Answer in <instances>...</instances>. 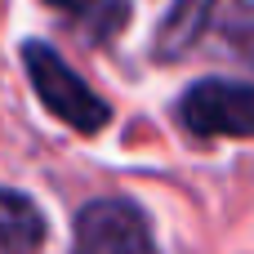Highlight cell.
Masks as SVG:
<instances>
[{
    "label": "cell",
    "instance_id": "cell-1",
    "mask_svg": "<svg viewBox=\"0 0 254 254\" xmlns=\"http://www.w3.org/2000/svg\"><path fill=\"white\" fill-rule=\"evenodd\" d=\"M210 40L254 67V0H174L156 31V54L188 58Z\"/></svg>",
    "mask_w": 254,
    "mask_h": 254
},
{
    "label": "cell",
    "instance_id": "cell-2",
    "mask_svg": "<svg viewBox=\"0 0 254 254\" xmlns=\"http://www.w3.org/2000/svg\"><path fill=\"white\" fill-rule=\"evenodd\" d=\"M22 67L31 76L36 98L49 107V116H58L63 125L80 129V134H98L112 121V107L80 80V71L45 40H27L22 45Z\"/></svg>",
    "mask_w": 254,
    "mask_h": 254
},
{
    "label": "cell",
    "instance_id": "cell-3",
    "mask_svg": "<svg viewBox=\"0 0 254 254\" xmlns=\"http://www.w3.org/2000/svg\"><path fill=\"white\" fill-rule=\"evenodd\" d=\"M71 254H161V250H156L147 214L138 205L103 196V201H89L76 214Z\"/></svg>",
    "mask_w": 254,
    "mask_h": 254
},
{
    "label": "cell",
    "instance_id": "cell-4",
    "mask_svg": "<svg viewBox=\"0 0 254 254\" xmlns=\"http://www.w3.org/2000/svg\"><path fill=\"white\" fill-rule=\"evenodd\" d=\"M179 116L192 134H223V138H254V85L241 80H196L183 103Z\"/></svg>",
    "mask_w": 254,
    "mask_h": 254
},
{
    "label": "cell",
    "instance_id": "cell-5",
    "mask_svg": "<svg viewBox=\"0 0 254 254\" xmlns=\"http://www.w3.org/2000/svg\"><path fill=\"white\" fill-rule=\"evenodd\" d=\"M45 241V214L13 188H0V254H36Z\"/></svg>",
    "mask_w": 254,
    "mask_h": 254
},
{
    "label": "cell",
    "instance_id": "cell-6",
    "mask_svg": "<svg viewBox=\"0 0 254 254\" xmlns=\"http://www.w3.org/2000/svg\"><path fill=\"white\" fill-rule=\"evenodd\" d=\"M45 4L67 13V18H94L98 36H107V31H116L125 22V0H45Z\"/></svg>",
    "mask_w": 254,
    "mask_h": 254
}]
</instances>
